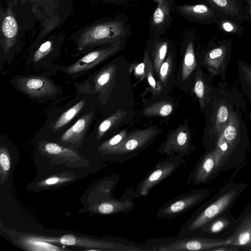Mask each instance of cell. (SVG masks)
Returning a JSON list of instances; mask_svg holds the SVG:
<instances>
[{
	"label": "cell",
	"mask_w": 251,
	"mask_h": 251,
	"mask_svg": "<svg viewBox=\"0 0 251 251\" xmlns=\"http://www.w3.org/2000/svg\"><path fill=\"white\" fill-rule=\"evenodd\" d=\"M247 3V7L251 17V0H243Z\"/></svg>",
	"instance_id": "obj_40"
},
{
	"label": "cell",
	"mask_w": 251,
	"mask_h": 251,
	"mask_svg": "<svg viewBox=\"0 0 251 251\" xmlns=\"http://www.w3.org/2000/svg\"><path fill=\"white\" fill-rule=\"evenodd\" d=\"M39 149L44 154L63 160L74 161L79 158V155L74 151L52 142L41 143Z\"/></svg>",
	"instance_id": "obj_18"
},
{
	"label": "cell",
	"mask_w": 251,
	"mask_h": 251,
	"mask_svg": "<svg viewBox=\"0 0 251 251\" xmlns=\"http://www.w3.org/2000/svg\"><path fill=\"white\" fill-rule=\"evenodd\" d=\"M179 10L184 14L196 19L205 21L207 23H216L220 18L224 17L216 10L206 4L183 5L178 6Z\"/></svg>",
	"instance_id": "obj_14"
},
{
	"label": "cell",
	"mask_w": 251,
	"mask_h": 251,
	"mask_svg": "<svg viewBox=\"0 0 251 251\" xmlns=\"http://www.w3.org/2000/svg\"><path fill=\"white\" fill-rule=\"evenodd\" d=\"M231 44L229 40H220L204 56L203 63L207 70L213 75L224 73L230 57Z\"/></svg>",
	"instance_id": "obj_9"
},
{
	"label": "cell",
	"mask_w": 251,
	"mask_h": 251,
	"mask_svg": "<svg viewBox=\"0 0 251 251\" xmlns=\"http://www.w3.org/2000/svg\"><path fill=\"white\" fill-rule=\"evenodd\" d=\"M126 114V111L119 110L103 120L98 127L97 139H100L108 130L120 123Z\"/></svg>",
	"instance_id": "obj_26"
},
{
	"label": "cell",
	"mask_w": 251,
	"mask_h": 251,
	"mask_svg": "<svg viewBox=\"0 0 251 251\" xmlns=\"http://www.w3.org/2000/svg\"><path fill=\"white\" fill-rule=\"evenodd\" d=\"M85 104V100H83L63 113L54 123L53 130L56 131L67 124L79 113Z\"/></svg>",
	"instance_id": "obj_27"
},
{
	"label": "cell",
	"mask_w": 251,
	"mask_h": 251,
	"mask_svg": "<svg viewBox=\"0 0 251 251\" xmlns=\"http://www.w3.org/2000/svg\"><path fill=\"white\" fill-rule=\"evenodd\" d=\"M120 43L89 52L66 68L67 73L75 74L91 69L121 50Z\"/></svg>",
	"instance_id": "obj_10"
},
{
	"label": "cell",
	"mask_w": 251,
	"mask_h": 251,
	"mask_svg": "<svg viewBox=\"0 0 251 251\" xmlns=\"http://www.w3.org/2000/svg\"><path fill=\"white\" fill-rule=\"evenodd\" d=\"M145 244L150 251H212L229 245L228 239H213L200 236H179L147 239Z\"/></svg>",
	"instance_id": "obj_1"
},
{
	"label": "cell",
	"mask_w": 251,
	"mask_h": 251,
	"mask_svg": "<svg viewBox=\"0 0 251 251\" xmlns=\"http://www.w3.org/2000/svg\"><path fill=\"white\" fill-rule=\"evenodd\" d=\"M125 34V26L121 21L99 23L83 32L79 38L78 48L81 50L104 44L121 43Z\"/></svg>",
	"instance_id": "obj_4"
},
{
	"label": "cell",
	"mask_w": 251,
	"mask_h": 251,
	"mask_svg": "<svg viewBox=\"0 0 251 251\" xmlns=\"http://www.w3.org/2000/svg\"><path fill=\"white\" fill-rule=\"evenodd\" d=\"M209 5L225 18L241 23L249 21L251 17L243 0H206Z\"/></svg>",
	"instance_id": "obj_12"
},
{
	"label": "cell",
	"mask_w": 251,
	"mask_h": 251,
	"mask_svg": "<svg viewBox=\"0 0 251 251\" xmlns=\"http://www.w3.org/2000/svg\"><path fill=\"white\" fill-rule=\"evenodd\" d=\"M149 58L148 52H145L142 62L130 65V70L133 72L135 77L140 80H143L146 78L148 62Z\"/></svg>",
	"instance_id": "obj_34"
},
{
	"label": "cell",
	"mask_w": 251,
	"mask_h": 251,
	"mask_svg": "<svg viewBox=\"0 0 251 251\" xmlns=\"http://www.w3.org/2000/svg\"><path fill=\"white\" fill-rule=\"evenodd\" d=\"M72 178L67 176H52L39 183L41 187H46L62 184L72 180Z\"/></svg>",
	"instance_id": "obj_38"
},
{
	"label": "cell",
	"mask_w": 251,
	"mask_h": 251,
	"mask_svg": "<svg viewBox=\"0 0 251 251\" xmlns=\"http://www.w3.org/2000/svg\"><path fill=\"white\" fill-rule=\"evenodd\" d=\"M240 68L243 79L251 90V65L243 62Z\"/></svg>",
	"instance_id": "obj_39"
},
{
	"label": "cell",
	"mask_w": 251,
	"mask_h": 251,
	"mask_svg": "<svg viewBox=\"0 0 251 251\" xmlns=\"http://www.w3.org/2000/svg\"><path fill=\"white\" fill-rule=\"evenodd\" d=\"M168 50L166 42H157L155 43L153 50V66L158 75L160 68L164 62Z\"/></svg>",
	"instance_id": "obj_30"
},
{
	"label": "cell",
	"mask_w": 251,
	"mask_h": 251,
	"mask_svg": "<svg viewBox=\"0 0 251 251\" xmlns=\"http://www.w3.org/2000/svg\"><path fill=\"white\" fill-rule=\"evenodd\" d=\"M173 110V104L168 101H160L153 103L147 107L143 114L147 117L169 116Z\"/></svg>",
	"instance_id": "obj_25"
},
{
	"label": "cell",
	"mask_w": 251,
	"mask_h": 251,
	"mask_svg": "<svg viewBox=\"0 0 251 251\" xmlns=\"http://www.w3.org/2000/svg\"><path fill=\"white\" fill-rule=\"evenodd\" d=\"M20 244L30 251H61L63 249L48 242L40 240L35 236H26L21 239Z\"/></svg>",
	"instance_id": "obj_21"
},
{
	"label": "cell",
	"mask_w": 251,
	"mask_h": 251,
	"mask_svg": "<svg viewBox=\"0 0 251 251\" xmlns=\"http://www.w3.org/2000/svg\"><path fill=\"white\" fill-rule=\"evenodd\" d=\"M173 64V58L172 55L169 53L167 59L161 65L158 75L161 82L165 84L171 72Z\"/></svg>",
	"instance_id": "obj_36"
},
{
	"label": "cell",
	"mask_w": 251,
	"mask_h": 251,
	"mask_svg": "<svg viewBox=\"0 0 251 251\" xmlns=\"http://www.w3.org/2000/svg\"><path fill=\"white\" fill-rule=\"evenodd\" d=\"M117 69L114 65H109L101 70L94 78V91L100 96L108 95L115 82Z\"/></svg>",
	"instance_id": "obj_16"
},
{
	"label": "cell",
	"mask_w": 251,
	"mask_h": 251,
	"mask_svg": "<svg viewBox=\"0 0 251 251\" xmlns=\"http://www.w3.org/2000/svg\"><path fill=\"white\" fill-rule=\"evenodd\" d=\"M185 163L186 161L183 156L179 154L161 159L137 184L134 190V198L148 195L154 187Z\"/></svg>",
	"instance_id": "obj_6"
},
{
	"label": "cell",
	"mask_w": 251,
	"mask_h": 251,
	"mask_svg": "<svg viewBox=\"0 0 251 251\" xmlns=\"http://www.w3.org/2000/svg\"><path fill=\"white\" fill-rule=\"evenodd\" d=\"M197 66L194 45L190 41L187 46L182 66V78L185 81Z\"/></svg>",
	"instance_id": "obj_24"
},
{
	"label": "cell",
	"mask_w": 251,
	"mask_h": 251,
	"mask_svg": "<svg viewBox=\"0 0 251 251\" xmlns=\"http://www.w3.org/2000/svg\"><path fill=\"white\" fill-rule=\"evenodd\" d=\"M223 32L231 34L240 35L244 31L240 23L227 18H220L216 23Z\"/></svg>",
	"instance_id": "obj_31"
},
{
	"label": "cell",
	"mask_w": 251,
	"mask_h": 251,
	"mask_svg": "<svg viewBox=\"0 0 251 251\" xmlns=\"http://www.w3.org/2000/svg\"><path fill=\"white\" fill-rule=\"evenodd\" d=\"M233 150L224 137L220 134L216 140V147L214 149L216 169L224 164Z\"/></svg>",
	"instance_id": "obj_22"
},
{
	"label": "cell",
	"mask_w": 251,
	"mask_h": 251,
	"mask_svg": "<svg viewBox=\"0 0 251 251\" xmlns=\"http://www.w3.org/2000/svg\"><path fill=\"white\" fill-rule=\"evenodd\" d=\"M216 169L215 151L213 150L205 154L197 162L190 173L187 184L198 185L207 181Z\"/></svg>",
	"instance_id": "obj_13"
},
{
	"label": "cell",
	"mask_w": 251,
	"mask_h": 251,
	"mask_svg": "<svg viewBox=\"0 0 251 251\" xmlns=\"http://www.w3.org/2000/svg\"><path fill=\"white\" fill-rule=\"evenodd\" d=\"M94 116V112L85 114L74 125L62 135V142L76 144L80 142L85 135Z\"/></svg>",
	"instance_id": "obj_15"
},
{
	"label": "cell",
	"mask_w": 251,
	"mask_h": 251,
	"mask_svg": "<svg viewBox=\"0 0 251 251\" xmlns=\"http://www.w3.org/2000/svg\"><path fill=\"white\" fill-rule=\"evenodd\" d=\"M235 190L227 192L210 203L201 206L180 227L178 235L197 236L201 228L226 210L233 201Z\"/></svg>",
	"instance_id": "obj_3"
},
{
	"label": "cell",
	"mask_w": 251,
	"mask_h": 251,
	"mask_svg": "<svg viewBox=\"0 0 251 251\" xmlns=\"http://www.w3.org/2000/svg\"><path fill=\"white\" fill-rule=\"evenodd\" d=\"M11 167L10 156L7 149L3 146L0 148V182L2 184L9 174Z\"/></svg>",
	"instance_id": "obj_32"
},
{
	"label": "cell",
	"mask_w": 251,
	"mask_h": 251,
	"mask_svg": "<svg viewBox=\"0 0 251 251\" xmlns=\"http://www.w3.org/2000/svg\"><path fill=\"white\" fill-rule=\"evenodd\" d=\"M228 239L230 245L244 246L251 243V215L244 218Z\"/></svg>",
	"instance_id": "obj_19"
},
{
	"label": "cell",
	"mask_w": 251,
	"mask_h": 251,
	"mask_svg": "<svg viewBox=\"0 0 251 251\" xmlns=\"http://www.w3.org/2000/svg\"><path fill=\"white\" fill-rule=\"evenodd\" d=\"M232 113L230 108L226 104H221L218 106L210 132L212 138L216 140L217 139L224 127L228 123Z\"/></svg>",
	"instance_id": "obj_20"
},
{
	"label": "cell",
	"mask_w": 251,
	"mask_h": 251,
	"mask_svg": "<svg viewBox=\"0 0 251 251\" xmlns=\"http://www.w3.org/2000/svg\"><path fill=\"white\" fill-rule=\"evenodd\" d=\"M153 64L150 58L148 62V68L146 78L150 87L151 90L154 95H158L162 89L161 85L158 82H156L153 76Z\"/></svg>",
	"instance_id": "obj_35"
},
{
	"label": "cell",
	"mask_w": 251,
	"mask_h": 251,
	"mask_svg": "<svg viewBox=\"0 0 251 251\" xmlns=\"http://www.w3.org/2000/svg\"><path fill=\"white\" fill-rule=\"evenodd\" d=\"M17 84L21 91L32 97L52 96L57 91L54 83L43 76L20 77L17 79Z\"/></svg>",
	"instance_id": "obj_11"
},
{
	"label": "cell",
	"mask_w": 251,
	"mask_h": 251,
	"mask_svg": "<svg viewBox=\"0 0 251 251\" xmlns=\"http://www.w3.org/2000/svg\"><path fill=\"white\" fill-rule=\"evenodd\" d=\"M208 194L204 189H193L182 194L160 207L156 216L166 219L177 217L198 205Z\"/></svg>",
	"instance_id": "obj_7"
},
{
	"label": "cell",
	"mask_w": 251,
	"mask_h": 251,
	"mask_svg": "<svg viewBox=\"0 0 251 251\" xmlns=\"http://www.w3.org/2000/svg\"><path fill=\"white\" fill-rule=\"evenodd\" d=\"M39 240L50 243L93 248V250L107 251H150L147 246L121 238L110 240H92L66 234L61 237L35 236Z\"/></svg>",
	"instance_id": "obj_2"
},
{
	"label": "cell",
	"mask_w": 251,
	"mask_h": 251,
	"mask_svg": "<svg viewBox=\"0 0 251 251\" xmlns=\"http://www.w3.org/2000/svg\"><path fill=\"white\" fill-rule=\"evenodd\" d=\"M18 27L17 21L12 15H7L1 24V46L6 54L16 41Z\"/></svg>",
	"instance_id": "obj_17"
},
{
	"label": "cell",
	"mask_w": 251,
	"mask_h": 251,
	"mask_svg": "<svg viewBox=\"0 0 251 251\" xmlns=\"http://www.w3.org/2000/svg\"><path fill=\"white\" fill-rule=\"evenodd\" d=\"M157 3L152 16V22L158 26L165 23L170 17V5L168 0H153Z\"/></svg>",
	"instance_id": "obj_28"
},
{
	"label": "cell",
	"mask_w": 251,
	"mask_h": 251,
	"mask_svg": "<svg viewBox=\"0 0 251 251\" xmlns=\"http://www.w3.org/2000/svg\"><path fill=\"white\" fill-rule=\"evenodd\" d=\"M157 135L158 130L151 127L128 133L123 142L107 155L112 161L122 164L136 157L151 144Z\"/></svg>",
	"instance_id": "obj_5"
},
{
	"label": "cell",
	"mask_w": 251,
	"mask_h": 251,
	"mask_svg": "<svg viewBox=\"0 0 251 251\" xmlns=\"http://www.w3.org/2000/svg\"><path fill=\"white\" fill-rule=\"evenodd\" d=\"M196 94L201 108H204L209 100L210 89L206 83L200 70L197 72L194 87Z\"/></svg>",
	"instance_id": "obj_23"
},
{
	"label": "cell",
	"mask_w": 251,
	"mask_h": 251,
	"mask_svg": "<svg viewBox=\"0 0 251 251\" xmlns=\"http://www.w3.org/2000/svg\"><path fill=\"white\" fill-rule=\"evenodd\" d=\"M128 133L124 130L103 142L98 148V151L103 155H108L125 139Z\"/></svg>",
	"instance_id": "obj_29"
},
{
	"label": "cell",
	"mask_w": 251,
	"mask_h": 251,
	"mask_svg": "<svg viewBox=\"0 0 251 251\" xmlns=\"http://www.w3.org/2000/svg\"><path fill=\"white\" fill-rule=\"evenodd\" d=\"M194 150L195 146L191 142V132L186 126H183L168 134L157 152L168 156L179 154L188 156Z\"/></svg>",
	"instance_id": "obj_8"
},
{
	"label": "cell",
	"mask_w": 251,
	"mask_h": 251,
	"mask_svg": "<svg viewBox=\"0 0 251 251\" xmlns=\"http://www.w3.org/2000/svg\"><path fill=\"white\" fill-rule=\"evenodd\" d=\"M52 50V43L48 41L42 44L35 51L33 56V60L37 62L47 55Z\"/></svg>",
	"instance_id": "obj_37"
},
{
	"label": "cell",
	"mask_w": 251,
	"mask_h": 251,
	"mask_svg": "<svg viewBox=\"0 0 251 251\" xmlns=\"http://www.w3.org/2000/svg\"><path fill=\"white\" fill-rule=\"evenodd\" d=\"M229 225V222L226 218L220 217L215 220H213L201 228L199 233L201 232L210 234L217 233L226 228Z\"/></svg>",
	"instance_id": "obj_33"
}]
</instances>
